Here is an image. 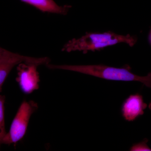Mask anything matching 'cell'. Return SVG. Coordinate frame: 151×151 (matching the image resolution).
Masks as SVG:
<instances>
[{
	"label": "cell",
	"instance_id": "277c9868",
	"mask_svg": "<svg viewBox=\"0 0 151 151\" xmlns=\"http://www.w3.org/2000/svg\"><path fill=\"white\" fill-rule=\"evenodd\" d=\"M16 81L22 91L26 94L32 93L38 89L40 81L37 70L38 65L33 63H21L17 65Z\"/></svg>",
	"mask_w": 151,
	"mask_h": 151
},
{
	"label": "cell",
	"instance_id": "ba28073f",
	"mask_svg": "<svg viewBox=\"0 0 151 151\" xmlns=\"http://www.w3.org/2000/svg\"><path fill=\"white\" fill-rule=\"evenodd\" d=\"M5 97L0 95V148L3 144L4 139L7 134L5 129L4 118V103Z\"/></svg>",
	"mask_w": 151,
	"mask_h": 151
},
{
	"label": "cell",
	"instance_id": "8fae6325",
	"mask_svg": "<svg viewBox=\"0 0 151 151\" xmlns=\"http://www.w3.org/2000/svg\"><path fill=\"white\" fill-rule=\"evenodd\" d=\"M149 41L151 45V29L149 35Z\"/></svg>",
	"mask_w": 151,
	"mask_h": 151
},
{
	"label": "cell",
	"instance_id": "30bf717a",
	"mask_svg": "<svg viewBox=\"0 0 151 151\" xmlns=\"http://www.w3.org/2000/svg\"><path fill=\"white\" fill-rule=\"evenodd\" d=\"M12 52L8 51L5 49L0 47V58L9 56L12 54Z\"/></svg>",
	"mask_w": 151,
	"mask_h": 151
},
{
	"label": "cell",
	"instance_id": "5b68a950",
	"mask_svg": "<svg viewBox=\"0 0 151 151\" xmlns=\"http://www.w3.org/2000/svg\"><path fill=\"white\" fill-rule=\"evenodd\" d=\"M50 59L47 57L36 58L24 56L12 52L9 56L0 58V92L4 82L13 68L21 63H33L38 65H47Z\"/></svg>",
	"mask_w": 151,
	"mask_h": 151
},
{
	"label": "cell",
	"instance_id": "9c48e42d",
	"mask_svg": "<svg viewBox=\"0 0 151 151\" xmlns=\"http://www.w3.org/2000/svg\"><path fill=\"white\" fill-rule=\"evenodd\" d=\"M148 140L146 139L141 142L134 144L131 147L130 151H151V149L149 147L147 142Z\"/></svg>",
	"mask_w": 151,
	"mask_h": 151
},
{
	"label": "cell",
	"instance_id": "7a4b0ae2",
	"mask_svg": "<svg viewBox=\"0 0 151 151\" xmlns=\"http://www.w3.org/2000/svg\"><path fill=\"white\" fill-rule=\"evenodd\" d=\"M137 41V38L130 35H121L111 31L86 32L85 35L79 38H73L68 42L63 47L62 51L68 52L78 51L86 53L88 51L100 50L107 47L120 43H127L132 47Z\"/></svg>",
	"mask_w": 151,
	"mask_h": 151
},
{
	"label": "cell",
	"instance_id": "7c38bea8",
	"mask_svg": "<svg viewBox=\"0 0 151 151\" xmlns=\"http://www.w3.org/2000/svg\"><path fill=\"white\" fill-rule=\"evenodd\" d=\"M148 107L150 110L151 111V102L150 103V104H149Z\"/></svg>",
	"mask_w": 151,
	"mask_h": 151
},
{
	"label": "cell",
	"instance_id": "8992f818",
	"mask_svg": "<svg viewBox=\"0 0 151 151\" xmlns=\"http://www.w3.org/2000/svg\"><path fill=\"white\" fill-rule=\"evenodd\" d=\"M147 105L144 102L142 96L139 93L131 94L124 101L122 107V113L124 119L133 122L144 114Z\"/></svg>",
	"mask_w": 151,
	"mask_h": 151
},
{
	"label": "cell",
	"instance_id": "52a82bcc",
	"mask_svg": "<svg viewBox=\"0 0 151 151\" xmlns=\"http://www.w3.org/2000/svg\"><path fill=\"white\" fill-rule=\"evenodd\" d=\"M21 1L34 7L43 12L66 15L71 6H60L54 0H20Z\"/></svg>",
	"mask_w": 151,
	"mask_h": 151
},
{
	"label": "cell",
	"instance_id": "3957f363",
	"mask_svg": "<svg viewBox=\"0 0 151 151\" xmlns=\"http://www.w3.org/2000/svg\"><path fill=\"white\" fill-rule=\"evenodd\" d=\"M38 108L37 103L32 100L24 101L20 106L10 129L3 141V144H16L24 137L30 119Z\"/></svg>",
	"mask_w": 151,
	"mask_h": 151
},
{
	"label": "cell",
	"instance_id": "6da1fadb",
	"mask_svg": "<svg viewBox=\"0 0 151 151\" xmlns=\"http://www.w3.org/2000/svg\"><path fill=\"white\" fill-rule=\"evenodd\" d=\"M50 69H62L75 71L106 80L124 81H138L151 89V73L146 76L136 75L131 71L129 66L123 68L111 67L102 65H56L48 64Z\"/></svg>",
	"mask_w": 151,
	"mask_h": 151
}]
</instances>
